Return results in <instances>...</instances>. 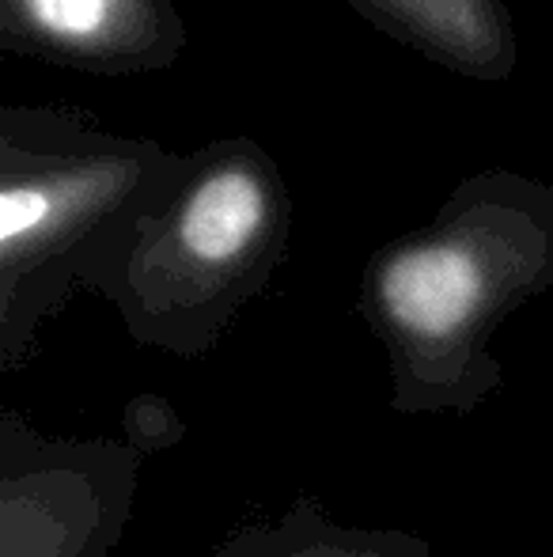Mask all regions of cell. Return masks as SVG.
<instances>
[{
	"instance_id": "1",
	"label": "cell",
	"mask_w": 553,
	"mask_h": 557,
	"mask_svg": "<svg viewBox=\"0 0 553 557\" xmlns=\"http://www.w3.org/2000/svg\"><path fill=\"white\" fill-rule=\"evenodd\" d=\"M553 288V183L486 168L436 216L372 250L356 311L379 342L402 418H466L504 387L493 337Z\"/></svg>"
},
{
	"instance_id": "2",
	"label": "cell",
	"mask_w": 553,
	"mask_h": 557,
	"mask_svg": "<svg viewBox=\"0 0 553 557\" xmlns=\"http://www.w3.org/2000/svg\"><path fill=\"white\" fill-rule=\"evenodd\" d=\"M183 152L126 137L76 107L0 111V372L38 352V334L171 190Z\"/></svg>"
},
{
	"instance_id": "3",
	"label": "cell",
	"mask_w": 553,
	"mask_h": 557,
	"mask_svg": "<svg viewBox=\"0 0 553 557\" xmlns=\"http://www.w3.org/2000/svg\"><path fill=\"white\" fill-rule=\"evenodd\" d=\"M292 239V194L254 137L183 152L171 190L91 273L129 342L198 360L269 288Z\"/></svg>"
},
{
	"instance_id": "4",
	"label": "cell",
	"mask_w": 553,
	"mask_h": 557,
	"mask_svg": "<svg viewBox=\"0 0 553 557\" xmlns=\"http://www.w3.org/2000/svg\"><path fill=\"white\" fill-rule=\"evenodd\" d=\"M144 455L122 436H50L0 413V557H111L137 508Z\"/></svg>"
},
{
	"instance_id": "5",
	"label": "cell",
	"mask_w": 553,
	"mask_h": 557,
	"mask_svg": "<svg viewBox=\"0 0 553 557\" xmlns=\"http://www.w3.org/2000/svg\"><path fill=\"white\" fill-rule=\"evenodd\" d=\"M186 42L175 0H0V50L76 73H160Z\"/></svg>"
},
{
	"instance_id": "6",
	"label": "cell",
	"mask_w": 553,
	"mask_h": 557,
	"mask_svg": "<svg viewBox=\"0 0 553 557\" xmlns=\"http://www.w3.org/2000/svg\"><path fill=\"white\" fill-rule=\"evenodd\" d=\"M356 15L474 84H508L519 65V38L504 0H345Z\"/></svg>"
},
{
	"instance_id": "7",
	"label": "cell",
	"mask_w": 553,
	"mask_h": 557,
	"mask_svg": "<svg viewBox=\"0 0 553 557\" xmlns=\"http://www.w3.org/2000/svg\"><path fill=\"white\" fill-rule=\"evenodd\" d=\"M205 557H432V546L406 528L334 520L323 497L296 493L280 516L239 523Z\"/></svg>"
},
{
	"instance_id": "8",
	"label": "cell",
	"mask_w": 553,
	"mask_h": 557,
	"mask_svg": "<svg viewBox=\"0 0 553 557\" xmlns=\"http://www.w3.org/2000/svg\"><path fill=\"white\" fill-rule=\"evenodd\" d=\"M122 441L137 447L144 459H152V455L171 451L186 441V421L163 395L144 391V395L129 398L122 410Z\"/></svg>"
}]
</instances>
